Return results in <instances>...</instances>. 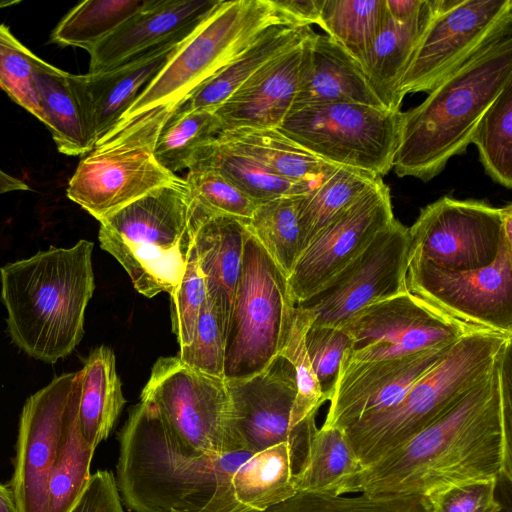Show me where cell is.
Listing matches in <instances>:
<instances>
[{
  "label": "cell",
  "mask_w": 512,
  "mask_h": 512,
  "mask_svg": "<svg viewBox=\"0 0 512 512\" xmlns=\"http://www.w3.org/2000/svg\"><path fill=\"white\" fill-rule=\"evenodd\" d=\"M146 0H88L70 10L52 31L50 41L89 52Z\"/></svg>",
  "instance_id": "8d00e7d4"
},
{
  "label": "cell",
  "mask_w": 512,
  "mask_h": 512,
  "mask_svg": "<svg viewBox=\"0 0 512 512\" xmlns=\"http://www.w3.org/2000/svg\"><path fill=\"white\" fill-rule=\"evenodd\" d=\"M30 189L26 182L0 169V195L13 191H28Z\"/></svg>",
  "instance_id": "f5cc1de1"
},
{
  "label": "cell",
  "mask_w": 512,
  "mask_h": 512,
  "mask_svg": "<svg viewBox=\"0 0 512 512\" xmlns=\"http://www.w3.org/2000/svg\"><path fill=\"white\" fill-rule=\"evenodd\" d=\"M454 343L373 362L342 357L322 426L345 430L364 417L395 406Z\"/></svg>",
  "instance_id": "ffe728a7"
},
{
  "label": "cell",
  "mask_w": 512,
  "mask_h": 512,
  "mask_svg": "<svg viewBox=\"0 0 512 512\" xmlns=\"http://www.w3.org/2000/svg\"><path fill=\"white\" fill-rule=\"evenodd\" d=\"M115 481L131 512H253L235 498L231 479L253 453L196 451L179 440L156 407L140 400L118 434Z\"/></svg>",
  "instance_id": "7a4b0ae2"
},
{
  "label": "cell",
  "mask_w": 512,
  "mask_h": 512,
  "mask_svg": "<svg viewBox=\"0 0 512 512\" xmlns=\"http://www.w3.org/2000/svg\"><path fill=\"white\" fill-rule=\"evenodd\" d=\"M275 7L292 21L310 26L319 24L324 0H272Z\"/></svg>",
  "instance_id": "f907efd6"
},
{
  "label": "cell",
  "mask_w": 512,
  "mask_h": 512,
  "mask_svg": "<svg viewBox=\"0 0 512 512\" xmlns=\"http://www.w3.org/2000/svg\"><path fill=\"white\" fill-rule=\"evenodd\" d=\"M293 22L272 0H222L171 56L106 136L134 122H167L203 83L227 66L267 29ZM105 136V137H106Z\"/></svg>",
  "instance_id": "5b68a950"
},
{
  "label": "cell",
  "mask_w": 512,
  "mask_h": 512,
  "mask_svg": "<svg viewBox=\"0 0 512 512\" xmlns=\"http://www.w3.org/2000/svg\"><path fill=\"white\" fill-rule=\"evenodd\" d=\"M512 482L511 347L480 383L404 443L364 467L342 495H425L460 482Z\"/></svg>",
  "instance_id": "6da1fadb"
},
{
  "label": "cell",
  "mask_w": 512,
  "mask_h": 512,
  "mask_svg": "<svg viewBox=\"0 0 512 512\" xmlns=\"http://www.w3.org/2000/svg\"><path fill=\"white\" fill-rule=\"evenodd\" d=\"M78 421L85 440L94 448L105 440L126 402L113 351L95 348L79 371Z\"/></svg>",
  "instance_id": "f1b7e54d"
},
{
  "label": "cell",
  "mask_w": 512,
  "mask_h": 512,
  "mask_svg": "<svg viewBox=\"0 0 512 512\" xmlns=\"http://www.w3.org/2000/svg\"><path fill=\"white\" fill-rule=\"evenodd\" d=\"M206 298L205 279L192 244L182 278L170 295L172 330L179 348L186 347L192 342Z\"/></svg>",
  "instance_id": "bcb514c9"
},
{
  "label": "cell",
  "mask_w": 512,
  "mask_h": 512,
  "mask_svg": "<svg viewBox=\"0 0 512 512\" xmlns=\"http://www.w3.org/2000/svg\"><path fill=\"white\" fill-rule=\"evenodd\" d=\"M195 29L105 71L83 75L68 73L94 147L115 128Z\"/></svg>",
  "instance_id": "44dd1931"
},
{
  "label": "cell",
  "mask_w": 512,
  "mask_h": 512,
  "mask_svg": "<svg viewBox=\"0 0 512 512\" xmlns=\"http://www.w3.org/2000/svg\"><path fill=\"white\" fill-rule=\"evenodd\" d=\"M191 169H212L255 200L265 202L282 196L303 195L313 189L271 173L253 158L220 142L217 138L196 153Z\"/></svg>",
  "instance_id": "d6a6232c"
},
{
  "label": "cell",
  "mask_w": 512,
  "mask_h": 512,
  "mask_svg": "<svg viewBox=\"0 0 512 512\" xmlns=\"http://www.w3.org/2000/svg\"><path fill=\"white\" fill-rule=\"evenodd\" d=\"M176 356L192 369L224 378L225 333L208 297L200 312L192 342L180 348Z\"/></svg>",
  "instance_id": "f6af8a7d"
},
{
  "label": "cell",
  "mask_w": 512,
  "mask_h": 512,
  "mask_svg": "<svg viewBox=\"0 0 512 512\" xmlns=\"http://www.w3.org/2000/svg\"><path fill=\"white\" fill-rule=\"evenodd\" d=\"M0 512H20L14 494L8 485L0 483Z\"/></svg>",
  "instance_id": "db71d44e"
},
{
  "label": "cell",
  "mask_w": 512,
  "mask_h": 512,
  "mask_svg": "<svg viewBox=\"0 0 512 512\" xmlns=\"http://www.w3.org/2000/svg\"><path fill=\"white\" fill-rule=\"evenodd\" d=\"M401 111L353 102L292 108L278 130L334 165L377 177L393 168Z\"/></svg>",
  "instance_id": "9c48e42d"
},
{
  "label": "cell",
  "mask_w": 512,
  "mask_h": 512,
  "mask_svg": "<svg viewBox=\"0 0 512 512\" xmlns=\"http://www.w3.org/2000/svg\"><path fill=\"white\" fill-rule=\"evenodd\" d=\"M408 291L465 328L512 336V242L503 235L495 260L473 270H449L409 255Z\"/></svg>",
  "instance_id": "7c38bea8"
},
{
  "label": "cell",
  "mask_w": 512,
  "mask_h": 512,
  "mask_svg": "<svg viewBox=\"0 0 512 512\" xmlns=\"http://www.w3.org/2000/svg\"><path fill=\"white\" fill-rule=\"evenodd\" d=\"M471 143L478 149L486 173L498 184L512 187V82L481 117Z\"/></svg>",
  "instance_id": "ab89813d"
},
{
  "label": "cell",
  "mask_w": 512,
  "mask_h": 512,
  "mask_svg": "<svg viewBox=\"0 0 512 512\" xmlns=\"http://www.w3.org/2000/svg\"><path fill=\"white\" fill-rule=\"evenodd\" d=\"M193 246L205 279L207 297L213 303L225 337L240 280L247 221L212 213L193 201Z\"/></svg>",
  "instance_id": "cb8c5ba5"
},
{
  "label": "cell",
  "mask_w": 512,
  "mask_h": 512,
  "mask_svg": "<svg viewBox=\"0 0 512 512\" xmlns=\"http://www.w3.org/2000/svg\"><path fill=\"white\" fill-rule=\"evenodd\" d=\"M193 207L180 178L100 221L101 248L121 264L145 297L171 295L177 288L193 244Z\"/></svg>",
  "instance_id": "8992f818"
},
{
  "label": "cell",
  "mask_w": 512,
  "mask_h": 512,
  "mask_svg": "<svg viewBox=\"0 0 512 512\" xmlns=\"http://www.w3.org/2000/svg\"><path fill=\"white\" fill-rule=\"evenodd\" d=\"M512 82V32L446 76L418 106L401 112L393 168L429 181L471 144L492 102Z\"/></svg>",
  "instance_id": "277c9868"
},
{
  "label": "cell",
  "mask_w": 512,
  "mask_h": 512,
  "mask_svg": "<svg viewBox=\"0 0 512 512\" xmlns=\"http://www.w3.org/2000/svg\"><path fill=\"white\" fill-rule=\"evenodd\" d=\"M425 0H386L388 13L398 22H407L421 11Z\"/></svg>",
  "instance_id": "816d5d0a"
},
{
  "label": "cell",
  "mask_w": 512,
  "mask_h": 512,
  "mask_svg": "<svg viewBox=\"0 0 512 512\" xmlns=\"http://www.w3.org/2000/svg\"><path fill=\"white\" fill-rule=\"evenodd\" d=\"M69 512H124L114 474L108 470L91 474L87 486Z\"/></svg>",
  "instance_id": "681fc988"
},
{
  "label": "cell",
  "mask_w": 512,
  "mask_h": 512,
  "mask_svg": "<svg viewBox=\"0 0 512 512\" xmlns=\"http://www.w3.org/2000/svg\"><path fill=\"white\" fill-rule=\"evenodd\" d=\"M34 84L58 151L85 156L94 148L83 115L71 88L68 72L40 60L33 71Z\"/></svg>",
  "instance_id": "f546056e"
},
{
  "label": "cell",
  "mask_w": 512,
  "mask_h": 512,
  "mask_svg": "<svg viewBox=\"0 0 512 512\" xmlns=\"http://www.w3.org/2000/svg\"><path fill=\"white\" fill-rule=\"evenodd\" d=\"M221 2L146 0L139 10L88 52V72L105 71L193 31Z\"/></svg>",
  "instance_id": "7402d4cb"
},
{
  "label": "cell",
  "mask_w": 512,
  "mask_h": 512,
  "mask_svg": "<svg viewBox=\"0 0 512 512\" xmlns=\"http://www.w3.org/2000/svg\"><path fill=\"white\" fill-rule=\"evenodd\" d=\"M498 512H512L510 499L507 503H502L501 509Z\"/></svg>",
  "instance_id": "11a10c76"
},
{
  "label": "cell",
  "mask_w": 512,
  "mask_h": 512,
  "mask_svg": "<svg viewBox=\"0 0 512 512\" xmlns=\"http://www.w3.org/2000/svg\"><path fill=\"white\" fill-rule=\"evenodd\" d=\"M18 3H19V1H3V0H1L0 1V9L10 7V6L16 5Z\"/></svg>",
  "instance_id": "9f6ffc18"
},
{
  "label": "cell",
  "mask_w": 512,
  "mask_h": 512,
  "mask_svg": "<svg viewBox=\"0 0 512 512\" xmlns=\"http://www.w3.org/2000/svg\"><path fill=\"white\" fill-rule=\"evenodd\" d=\"M295 307L287 277L249 233L226 330L225 380L253 376L280 354Z\"/></svg>",
  "instance_id": "ba28073f"
},
{
  "label": "cell",
  "mask_w": 512,
  "mask_h": 512,
  "mask_svg": "<svg viewBox=\"0 0 512 512\" xmlns=\"http://www.w3.org/2000/svg\"><path fill=\"white\" fill-rule=\"evenodd\" d=\"M94 244L50 246L0 268L1 300L12 342L28 356L54 364L84 335V314L94 289Z\"/></svg>",
  "instance_id": "3957f363"
},
{
  "label": "cell",
  "mask_w": 512,
  "mask_h": 512,
  "mask_svg": "<svg viewBox=\"0 0 512 512\" xmlns=\"http://www.w3.org/2000/svg\"><path fill=\"white\" fill-rule=\"evenodd\" d=\"M511 32V0H434L430 21L399 80V100L407 93H429L472 56Z\"/></svg>",
  "instance_id": "8fae6325"
},
{
  "label": "cell",
  "mask_w": 512,
  "mask_h": 512,
  "mask_svg": "<svg viewBox=\"0 0 512 512\" xmlns=\"http://www.w3.org/2000/svg\"><path fill=\"white\" fill-rule=\"evenodd\" d=\"M263 512H430L424 495L326 496L297 492Z\"/></svg>",
  "instance_id": "b9f144b4"
},
{
  "label": "cell",
  "mask_w": 512,
  "mask_h": 512,
  "mask_svg": "<svg viewBox=\"0 0 512 512\" xmlns=\"http://www.w3.org/2000/svg\"><path fill=\"white\" fill-rule=\"evenodd\" d=\"M394 219L389 187L379 177L299 255L287 278L295 303L325 288Z\"/></svg>",
  "instance_id": "d6986e66"
},
{
  "label": "cell",
  "mask_w": 512,
  "mask_h": 512,
  "mask_svg": "<svg viewBox=\"0 0 512 512\" xmlns=\"http://www.w3.org/2000/svg\"><path fill=\"white\" fill-rule=\"evenodd\" d=\"M377 178L361 170L336 166L316 188L298 196L300 254L323 228L343 213Z\"/></svg>",
  "instance_id": "836d02e7"
},
{
  "label": "cell",
  "mask_w": 512,
  "mask_h": 512,
  "mask_svg": "<svg viewBox=\"0 0 512 512\" xmlns=\"http://www.w3.org/2000/svg\"><path fill=\"white\" fill-rule=\"evenodd\" d=\"M387 17L386 0H324L318 25L358 61Z\"/></svg>",
  "instance_id": "d590c367"
},
{
  "label": "cell",
  "mask_w": 512,
  "mask_h": 512,
  "mask_svg": "<svg viewBox=\"0 0 512 512\" xmlns=\"http://www.w3.org/2000/svg\"><path fill=\"white\" fill-rule=\"evenodd\" d=\"M39 60L8 26L0 24V87L16 104L46 125L33 79L34 67Z\"/></svg>",
  "instance_id": "7bdbcfd3"
},
{
  "label": "cell",
  "mask_w": 512,
  "mask_h": 512,
  "mask_svg": "<svg viewBox=\"0 0 512 512\" xmlns=\"http://www.w3.org/2000/svg\"><path fill=\"white\" fill-rule=\"evenodd\" d=\"M408 228L396 219L325 288L296 304L312 315V325L339 328L362 308L408 291Z\"/></svg>",
  "instance_id": "ac0fdd59"
},
{
  "label": "cell",
  "mask_w": 512,
  "mask_h": 512,
  "mask_svg": "<svg viewBox=\"0 0 512 512\" xmlns=\"http://www.w3.org/2000/svg\"><path fill=\"white\" fill-rule=\"evenodd\" d=\"M306 349L315 374L328 400L345 350L351 340L340 328L310 325L305 335Z\"/></svg>",
  "instance_id": "c3c4849f"
},
{
  "label": "cell",
  "mask_w": 512,
  "mask_h": 512,
  "mask_svg": "<svg viewBox=\"0 0 512 512\" xmlns=\"http://www.w3.org/2000/svg\"><path fill=\"white\" fill-rule=\"evenodd\" d=\"M511 342L512 336L494 332H471L462 336L399 403L346 428L348 440L363 468L448 411L493 372Z\"/></svg>",
  "instance_id": "52a82bcc"
},
{
  "label": "cell",
  "mask_w": 512,
  "mask_h": 512,
  "mask_svg": "<svg viewBox=\"0 0 512 512\" xmlns=\"http://www.w3.org/2000/svg\"><path fill=\"white\" fill-rule=\"evenodd\" d=\"M329 102H353L386 109L359 62L330 36L314 33L302 44L299 82L292 108Z\"/></svg>",
  "instance_id": "d4e9b609"
},
{
  "label": "cell",
  "mask_w": 512,
  "mask_h": 512,
  "mask_svg": "<svg viewBox=\"0 0 512 512\" xmlns=\"http://www.w3.org/2000/svg\"><path fill=\"white\" fill-rule=\"evenodd\" d=\"M434 0H425L420 13L407 22L387 20L358 62L374 93L386 109L400 111L397 86L433 14Z\"/></svg>",
  "instance_id": "4316f807"
},
{
  "label": "cell",
  "mask_w": 512,
  "mask_h": 512,
  "mask_svg": "<svg viewBox=\"0 0 512 512\" xmlns=\"http://www.w3.org/2000/svg\"><path fill=\"white\" fill-rule=\"evenodd\" d=\"M294 475L292 449L283 442L252 454L234 472L231 485L241 505L263 512L297 493Z\"/></svg>",
  "instance_id": "4dcf8cb0"
},
{
  "label": "cell",
  "mask_w": 512,
  "mask_h": 512,
  "mask_svg": "<svg viewBox=\"0 0 512 512\" xmlns=\"http://www.w3.org/2000/svg\"><path fill=\"white\" fill-rule=\"evenodd\" d=\"M217 140L253 158L274 175L316 188L336 167L309 152L277 128L222 131Z\"/></svg>",
  "instance_id": "83f0119b"
},
{
  "label": "cell",
  "mask_w": 512,
  "mask_h": 512,
  "mask_svg": "<svg viewBox=\"0 0 512 512\" xmlns=\"http://www.w3.org/2000/svg\"><path fill=\"white\" fill-rule=\"evenodd\" d=\"M502 207L443 196L421 209L408 228L409 255L449 270L490 265L503 238Z\"/></svg>",
  "instance_id": "9a60e30c"
},
{
  "label": "cell",
  "mask_w": 512,
  "mask_h": 512,
  "mask_svg": "<svg viewBox=\"0 0 512 512\" xmlns=\"http://www.w3.org/2000/svg\"><path fill=\"white\" fill-rule=\"evenodd\" d=\"M225 381L232 428L242 447L254 454L286 442L292 449L296 474L305 461L317 427L316 415L295 428L291 426L297 392L291 363L279 354L261 372Z\"/></svg>",
  "instance_id": "5bb4252c"
},
{
  "label": "cell",
  "mask_w": 512,
  "mask_h": 512,
  "mask_svg": "<svg viewBox=\"0 0 512 512\" xmlns=\"http://www.w3.org/2000/svg\"><path fill=\"white\" fill-rule=\"evenodd\" d=\"M79 393L70 408L62 443L49 478L47 512H69L91 477L90 466L96 448L85 440L80 430Z\"/></svg>",
  "instance_id": "e575fe53"
},
{
  "label": "cell",
  "mask_w": 512,
  "mask_h": 512,
  "mask_svg": "<svg viewBox=\"0 0 512 512\" xmlns=\"http://www.w3.org/2000/svg\"><path fill=\"white\" fill-rule=\"evenodd\" d=\"M498 480L485 479L434 488L424 496L430 512H498Z\"/></svg>",
  "instance_id": "7dc6e473"
},
{
  "label": "cell",
  "mask_w": 512,
  "mask_h": 512,
  "mask_svg": "<svg viewBox=\"0 0 512 512\" xmlns=\"http://www.w3.org/2000/svg\"><path fill=\"white\" fill-rule=\"evenodd\" d=\"M222 132L214 110H194L173 115L162 128L154 145L158 163L176 174L189 169L196 153Z\"/></svg>",
  "instance_id": "f35d334b"
},
{
  "label": "cell",
  "mask_w": 512,
  "mask_h": 512,
  "mask_svg": "<svg viewBox=\"0 0 512 512\" xmlns=\"http://www.w3.org/2000/svg\"><path fill=\"white\" fill-rule=\"evenodd\" d=\"M79 389V371L64 373L31 395L22 408L8 484L20 512H47L49 478Z\"/></svg>",
  "instance_id": "e0dca14e"
},
{
  "label": "cell",
  "mask_w": 512,
  "mask_h": 512,
  "mask_svg": "<svg viewBox=\"0 0 512 512\" xmlns=\"http://www.w3.org/2000/svg\"><path fill=\"white\" fill-rule=\"evenodd\" d=\"M141 400L151 402L174 435L196 451L222 455L245 450L232 428L224 378L192 369L177 356L160 357Z\"/></svg>",
  "instance_id": "4fadbf2b"
},
{
  "label": "cell",
  "mask_w": 512,
  "mask_h": 512,
  "mask_svg": "<svg viewBox=\"0 0 512 512\" xmlns=\"http://www.w3.org/2000/svg\"><path fill=\"white\" fill-rule=\"evenodd\" d=\"M164 125L146 119L103 138L78 163L67 197L100 222L152 190L178 181L180 177L163 168L153 153Z\"/></svg>",
  "instance_id": "30bf717a"
},
{
  "label": "cell",
  "mask_w": 512,
  "mask_h": 512,
  "mask_svg": "<svg viewBox=\"0 0 512 512\" xmlns=\"http://www.w3.org/2000/svg\"><path fill=\"white\" fill-rule=\"evenodd\" d=\"M362 469L345 430L321 426L294 475L295 488L297 492L340 496L346 483Z\"/></svg>",
  "instance_id": "1f68e13d"
},
{
  "label": "cell",
  "mask_w": 512,
  "mask_h": 512,
  "mask_svg": "<svg viewBox=\"0 0 512 512\" xmlns=\"http://www.w3.org/2000/svg\"><path fill=\"white\" fill-rule=\"evenodd\" d=\"M193 201L218 214L249 221L258 203L212 169H191L184 178Z\"/></svg>",
  "instance_id": "ee69618b"
},
{
  "label": "cell",
  "mask_w": 512,
  "mask_h": 512,
  "mask_svg": "<svg viewBox=\"0 0 512 512\" xmlns=\"http://www.w3.org/2000/svg\"><path fill=\"white\" fill-rule=\"evenodd\" d=\"M314 33L310 26L293 22L270 27L237 58L200 85L173 115L194 110L215 111L263 65Z\"/></svg>",
  "instance_id": "484cf974"
},
{
  "label": "cell",
  "mask_w": 512,
  "mask_h": 512,
  "mask_svg": "<svg viewBox=\"0 0 512 512\" xmlns=\"http://www.w3.org/2000/svg\"><path fill=\"white\" fill-rule=\"evenodd\" d=\"M312 323V315L306 308L296 305L292 323L280 355L293 366L296 380V396L291 412V426L316 415L320 406L328 400L313 369L306 345L305 335Z\"/></svg>",
  "instance_id": "60d3db41"
},
{
  "label": "cell",
  "mask_w": 512,
  "mask_h": 512,
  "mask_svg": "<svg viewBox=\"0 0 512 512\" xmlns=\"http://www.w3.org/2000/svg\"><path fill=\"white\" fill-rule=\"evenodd\" d=\"M298 196H282L258 203L247 222L250 233L287 278L300 254Z\"/></svg>",
  "instance_id": "74e56055"
},
{
  "label": "cell",
  "mask_w": 512,
  "mask_h": 512,
  "mask_svg": "<svg viewBox=\"0 0 512 512\" xmlns=\"http://www.w3.org/2000/svg\"><path fill=\"white\" fill-rule=\"evenodd\" d=\"M302 44L267 62L215 109L222 131L278 128L294 104Z\"/></svg>",
  "instance_id": "603a6c76"
},
{
  "label": "cell",
  "mask_w": 512,
  "mask_h": 512,
  "mask_svg": "<svg viewBox=\"0 0 512 512\" xmlns=\"http://www.w3.org/2000/svg\"><path fill=\"white\" fill-rule=\"evenodd\" d=\"M339 328L351 340L342 357L353 362L402 357L478 332L440 315L409 291L362 308Z\"/></svg>",
  "instance_id": "2e32d148"
}]
</instances>
